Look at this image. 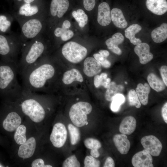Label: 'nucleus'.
<instances>
[{
	"label": "nucleus",
	"instance_id": "1",
	"mask_svg": "<svg viewBox=\"0 0 167 167\" xmlns=\"http://www.w3.org/2000/svg\"><path fill=\"white\" fill-rule=\"evenodd\" d=\"M54 66L46 62L45 55L21 75L23 90L33 92L44 91L46 84L55 76Z\"/></svg>",
	"mask_w": 167,
	"mask_h": 167
},
{
	"label": "nucleus",
	"instance_id": "2",
	"mask_svg": "<svg viewBox=\"0 0 167 167\" xmlns=\"http://www.w3.org/2000/svg\"><path fill=\"white\" fill-rule=\"evenodd\" d=\"M42 98V96L36 92L23 90L15 104L23 114L33 122L38 123L42 122L45 116Z\"/></svg>",
	"mask_w": 167,
	"mask_h": 167
},
{
	"label": "nucleus",
	"instance_id": "3",
	"mask_svg": "<svg viewBox=\"0 0 167 167\" xmlns=\"http://www.w3.org/2000/svg\"><path fill=\"white\" fill-rule=\"evenodd\" d=\"M45 41L41 34L23 45L21 57L18 63V72L21 75L44 56L46 49Z\"/></svg>",
	"mask_w": 167,
	"mask_h": 167
},
{
	"label": "nucleus",
	"instance_id": "4",
	"mask_svg": "<svg viewBox=\"0 0 167 167\" xmlns=\"http://www.w3.org/2000/svg\"><path fill=\"white\" fill-rule=\"evenodd\" d=\"M18 63L9 62L0 66V89L5 90L16 99L21 93L23 89L18 82Z\"/></svg>",
	"mask_w": 167,
	"mask_h": 167
},
{
	"label": "nucleus",
	"instance_id": "5",
	"mask_svg": "<svg viewBox=\"0 0 167 167\" xmlns=\"http://www.w3.org/2000/svg\"><path fill=\"white\" fill-rule=\"evenodd\" d=\"M45 14L28 19L19 24L21 32L19 37L22 45L28 40L43 34L46 22Z\"/></svg>",
	"mask_w": 167,
	"mask_h": 167
},
{
	"label": "nucleus",
	"instance_id": "6",
	"mask_svg": "<svg viewBox=\"0 0 167 167\" xmlns=\"http://www.w3.org/2000/svg\"><path fill=\"white\" fill-rule=\"evenodd\" d=\"M22 46L19 36L14 35L9 39L0 35V54L9 57L11 62L18 63L17 58Z\"/></svg>",
	"mask_w": 167,
	"mask_h": 167
},
{
	"label": "nucleus",
	"instance_id": "7",
	"mask_svg": "<svg viewBox=\"0 0 167 167\" xmlns=\"http://www.w3.org/2000/svg\"><path fill=\"white\" fill-rule=\"evenodd\" d=\"M92 109L91 105L87 102L80 101L74 104L69 112L71 121L77 127L87 125L88 124L87 115L91 113Z\"/></svg>",
	"mask_w": 167,
	"mask_h": 167
},
{
	"label": "nucleus",
	"instance_id": "8",
	"mask_svg": "<svg viewBox=\"0 0 167 167\" xmlns=\"http://www.w3.org/2000/svg\"><path fill=\"white\" fill-rule=\"evenodd\" d=\"M62 53L63 56L69 61L77 63L82 61L87 54V49L74 41H69L63 46Z\"/></svg>",
	"mask_w": 167,
	"mask_h": 167
},
{
	"label": "nucleus",
	"instance_id": "9",
	"mask_svg": "<svg viewBox=\"0 0 167 167\" xmlns=\"http://www.w3.org/2000/svg\"><path fill=\"white\" fill-rule=\"evenodd\" d=\"M32 3L21 5L18 10L13 13V18L19 25L28 19L45 14L38 6L32 4Z\"/></svg>",
	"mask_w": 167,
	"mask_h": 167
},
{
	"label": "nucleus",
	"instance_id": "10",
	"mask_svg": "<svg viewBox=\"0 0 167 167\" xmlns=\"http://www.w3.org/2000/svg\"><path fill=\"white\" fill-rule=\"evenodd\" d=\"M67 135V131L65 125L61 122H58L53 127L50 140L54 147L61 148L66 142Z\"/></svg>",
	"mask_w": 167,
	"mask_h": 167
},
{
	"label": "nucleus",
	"instance_id": "11",
	"mask_svg": "<svg viewBox=\"0 0 167 167\" xmlns=\"http://www.w3.org/2000/svg\"><path fill=\"white\" fill-rule=\"evenodd\" d=\"M141 143L145 149L151 155L157 156L160 154L162 145L156 136L153 135L145 136L141 139Z\"/></svg>",
	"mask_w": 167,
	"mask_h": 167
},
{
	"label": "nucleus",
	"instance_id": "12",
	"mask_svg": "<svg viewBox=\"0 0 167 167\" xmlns=\"http://www.w3.org/2000/svg\"><path fill=\"white\" fill-rule=\"evenodd\" d=\"M69 5L68 0H52L49 13L51 19L61 18L67 11Z\"/></svg>",
	"mask_w": 167,
	"mask_h": 167
},
{
	"label": "nucleus",
	"instance_id": "13",
	"mask_svg": "<svg viewBox=\"0 0 167 167\" xmlns=\"http://www.w3.org/2000/svg\"><path fill=\"white\" fill-rule=\"evenodd\" d=\"M151 155L145 149L139 151L133 156L131 162L134 167H153Z\"/></svg>",
	"mask_w": 167,
	"mask_h": 167
},
{
	"label": "nucleus",
	"instance_id": "14",
	"mask_svg": "<svg viewBox=\"0 0 167 167\" xmlns=\"http://www.w3.org/2000/svg\"><path fill=\"white\" fill-rule=\"evenodd\" d=\"M21 122L20 116L17 112L13 110L8 114L3 121L2 126L6 131L12 132L15 131Z\"/></svg>",
	"mask_w": 167,
	"mask_h": 167
},
{
	"label": "nucleus",
	"instance_id": "15",
	"mask_svg": "<svg viewBox=\"0 0 167 167\" xmlns=\"http://www.w3.org/2000/svg\"><path fill=\"white\" fill-rule=\"evenodd\" d=\"M36 147V139L34 137H31L19 146L18 151V156L23 159L29 158L34 154Z\"/></svg>",
	"mask_w": 167,
	"mask_h": 167
},
{
	"label": "nucleus",
	"instance_id": "16",
	"mask_svg": "<svg viewBox=\"0 0 167 167\" xmlns=\"http://www.w3.org/2000/svg\"><path fill=\"white\" fill-rule=\"evenodd\" d=\"M83 71L88 76L92 77L98 75L101 71V66L94 58L88 57L84 63Z\"/></svg>",
	"mask_w": 167,
	"mask_h": 167
},
{
	"label": "nucleus",
	"instance_id": "17",
	"mask_svg": "<svg viewBox=\"0 0 167 167\" xmlns=\"http://www.w3.org/2000/svg\"><path fill=\"white\" fill-rule=\"evenodd\" d=\"M111 14L109 4L105 2L101 3L98 6L97 21L99 24L102 26L109 25L111 22Z\"/></svg>",
	"mask_w": 167,
	"mask_h": 167
},
{
	"label": "nucleus",
	"instance_id": "18",
	"mask_svg": "<svg viewBox=\"0 0 167 167\" xmlns=\"http://www.w3.org/2000/svg\"><path fill=\"white\" fill-rule=\"evenodd\" d=\"M134 51L139 57V62L142 64H147L153 58V55L150 52L149 46L146 43H141L136 45Z\"/></svg>",
	"mask_w": 167,
	"mask_h": 167
},
{
	"label": "nucleus",
	"instance_id": "19",
	"mask_svg": "<svg viewBox=\"0 0 167 167\" xmlns=\"http://www.w3.org/2000/svg\"><path fill=\"white\" fill-rule=\"evenodd\" d=\"M146 5L149 10L157 15H162L167 11L166 0H146Z\"/></svg>",
	"mask_w": 167,
	"mask_h": 167
},
{
	"label": "nucleus",
	"instance_id": "20",
	"mask_svg": "<svg viewBox=\"0 0 167 167\" xmlns=\"http://www.w3.org/2000/svg\"><path fill=\"white\" fill-rule=\"evenodd\" d=\"M124 40V37L122 34L120 32H117L114 34L111 38L106 40L105 44L111 51L118 55H120L122 51L118 45L122 44Z\"/></svg>",
	"mask_w": 167,
	"mask_h": 167
},
{
	"label": "nucleus",
	"instance_id": "21",
	"mask_svg": "<svg viewBox=\"0 0 167 167\" xmlns=\"http://www.w3.org/2000/svg\"><path fill=\"white\" fill-rule=\"evenodd\" d=\"M114 144L118 151L122 154H127L130 149L131 143L127 136L124 134L115 135L113 138Z\"/></svg>",
	"mask_w": 167,
	"mask_h": 167
},
{
	"label": "nucleus",
	"instance_id": "22",
	"mask_svg": "<svg viewBox=\"0 0 167 167\" xmlns=\"http://www.w3.org/2000/svg\"><path fill=\"white\" fill-rule=\"evenodd\" d=\"M136 126L135 119L133 116H128L124 118L122 121L119 131L122 134L130 135L134 131Z\"/></svg>",
	"mask_w": 167,
	"mask_h": 167
},
{
	"label": "nucleus",
	"instance_id": "23",
	"mask_svg": "<svg viewBox=\"0 0 167 167\" xmlns=\"http://www.w3.org/2000/svg\"><path fill=\"white\" fill-rule=\"evenodd\" d=\"M111 14V20L117 27L124 28L127 27V23L120 9L116 8L112 9Z\"/></svg>",
	"mask_w": 167,
	"mask_h": 167
},
{
	"label": "nucleus",
	"instance_id": "24",
	"mask_svg": "<svg viewBox=\"0 0 167 167\" xmlns=\"http://www.w3.org/2000/svg\"><path fill=\"white\" fill-rule=\"evenodd\" d=\"M141 29L142 27L140 25L136 24H133L125 30V36L129 40L131 43L136 45L142 43L140 39L135 37V35L140 32Z\"/></svg>",
	"mask_w": 167,
	"mask_h": 167
},
{
	"label": "nucleus",
	"instance_id": "25",
	"mask_svg": "<svg viewBox=\"0 0 167 167\" xmlns=\"http://www.w3.org/2000/svg\"><path fill=\"white\" fill-rule=\"evenodd\" d=\"M75 81L80 82L83 81V77L78 70L73 68L64 73L62 78V81L64 84H69Z\"/></svg>",
	"mask_w": 167,
	"mask_h": 167
},
{
	"label": "nucleus",
	"instance_id": "26",
	"mask_svg": "<svg viewBox=\"0 0 167 167\" xmlns=\"http://www.w3.org/2000/svg\"><path fill=\"white\" fill-rule=\"evenodd\" d=\"M151 91L149 84L145 83L144 85L139 84L136 88V92L141 103L146 105L148 102V95Z\"/></svg>",
	"mask_w": 167,
	"mask_h": 167
},
{
	"label": "nucleus",
	"instance_id": "27",
	"mask_svg": "<svg viewBox=\"0 0 167 167\" xmlns=\"http://www.w3.org/2000/svg\"><path fill=\"white\" fill-rule=\"evenodd\" d=\"M152 38L156 43H160L167 38V24L162 23L161 26L153 29L151 33Z\"/></svg>",
	"mask_w": 167,
	"mask_h": 167
},
{
	"label": "nucleus",
	"instance_id": "28",
	"mask_svg": "<svg viewBox=\"0 0 167 167\" xmlns=\"http://www.w3.org/2000/svg\"><path fill=\"white\" fill-rule=\"evenodd\" d=\"M84 143L87 148L91 150L90 153L92 156L96 158L100 156L98 150L101 147V145L99 140L92 138H88L84 140Z\"/></svg>",
	"mask_w": 167,
	"mask_h": 167
},
{
	"label": "nucleus",
	"instance_id": "29",
	"mask_svg": "<svg viewBox=\"0 0 167 167\" xmlns=\"http://www.w3.org/2000/svg\"><path fill=\"white\" fill-rule=\"evenodd\" d=\"M147 80L150 86L155 91L160 92L165 88V85L163 81L153 73L149 74Z\"/></svg>",
	"mask_w": 167,
	"mask_h": 167
},
{
	"label": "nucleus",
	"instance_id": "30",
	"mask_svg": "<svg viewBox=\"0 0 167 167\" xmlns=\"http://www.w3.org/2000/svg\"><path fill=\"white\" fill-rule=\"evenodd\" d=\"M53 34L56 38H60L63 41H66L71 39L74 36L73 32L64 27H57L54 30Z\"/></svg>",
	"mask_w": 167,
	"mask_h": 167
},
{
	"label": "nucleus",
	"instance_id": "31",
	"mask_svg": "<svg viewBox=\"0 0 167 167\" xmlns=\"http://www.w3.org/2000/svg\"><path fill=\"white\" fill-rule=\"evenodd\" d=\"M105 97L106 100L111 101L113 97L117 94L119 93L123 88L121 85H118L114 82H110L106 88Z\"/></svg>",
	"mask_w": 167,
	"mask_h": 167
},
{
	"label": "nucleus",
	"instance_id": "32",
	"mask_svg": "<svg viewBox=\"0 0 167 167\" xmlns=\"http://www.w3.org/2000/svg\"><path fill=\"white\" fill-rule=\"evenodd\" d=\"M26 131V126L22 124L20 125L15 130L14 138L16 143L20 145L27 141Z\"/></svg>",
	"mask_w": 167,
	"mask_h": 167
},
{
	"label": "nucleus",
	"instance_id": "33",
	"mask_svg": "<svg viewBox=\"0 0 167 167\" xmlns=\"http://www.w3.org/2000/svg\"><path fill=\"white\" fill-rule=\"evenodd\" d=\"M72 15L80 27L83 28L87 24L88 16L83 10L78 9L77 11H74Z\"/></svg>",
	"mask_w": 167,
	"mask_h": 167
},
{
	"label": "nucleus",
	"instance_id": "34",
	"mask_svg": "<svg viewBox=\"0 0 167 167\" xmlns=\"http://www.w3.org/2000/svg\"><path fill=\"white\" fill-rule=\"evenodd\" d=\"M68 129L71 144L73 145H75L79 142L80 139V131L77 127L71 124L68 125Z\"/></svg>",
	"mask_w": 167,
	"mask_h": 167
},
{
	"label": "nucleus",
	"instance_id": "35",
	"mask_svg": "<svg viewBox=\"0 0 167 167\" xmlns=\"http://www.w3.org/2000/svg\"><path fill=\"white\" fill-rule=\"evenodd\" d=\"M125 101V98L123 95L120 93L116 94L111 101L110 105L111 110L114 112H118Z\"/></svg>",
	"mask_w": 167,
	"mask_h": 167
},
{
	"label": "nucleus",
	"instance_id": "36",
	"mask_svg": "<svg viewBox=\"0 0 167 167\" xmlns=\"http://www.w3.org/2000/svg\"><path fill=\"white\" fill-rule=\"evenodd\" d=\"M128 99L131 105L135 106L137 108L140 107L141 103L134 90L131 89L129 91L128 95Z\"/></svg>",
	"mask_w": 167,
	"mask_h": 167
},
{
	"label": "nucleus",
	"instance_id": "37",
	"mask_svg": "<svg viewBox=\"0 0 167 167\" xmlns=\"http://www.w3.org/2000/svg\"><path fill=\"white\" fill-rule=\"evenodd\" d=\"M80 166V162L74 155L67 158L64 160L62 165L63 167H79Z\"/></svg>",
	"mask_w": 167,
	"mask_h": 167
},
{
	"label": "nucleus",
	"instance_id": "38",
	"mask_svg": "<svg viewBox=\"0 0 167 167\" xmlns=\"http://www.w3.org/2000/svg\"><path fill=\"white\" fill-rule=\"evenodd\" d=\"M84 164V167H98L100 163L99 160L91 155L85 157Z\"/></svg>",
	"mask_w": 167,
	"mask_h": 167
},
{
	"label": "nucleus",
	"instance_id": "39",
	"mask_svg": "<svg viewBox=\"0 0 167 167\" xmlns=\"http://www.w3.org/2000/svg\"><path fill=\"white\" fill-rule=\"evenodd\" d=\"M94 58L98 61L101 66L105 68L110 67L111 65L110 62L99 54H93Z\"/></svg>",
	"mask_w": 167,
	"mask_h": 167
},
{
	"label": "nucleus",
	"instance_id": "40",
	"mask_svg": "<svg viewBox=\"0 0 167 167\" xmlns=\"http://www.w3.org/2000/svg\"><path fill=\"white\" fill-rule=\"evenodd\" d=\"M11 23L7 20L4 15L0 16V30L3 32H6L10 27Z\"/></svg>",
	"mask_w": 167,
	"mask_h": 167
},
{
	"label": "nucleus",
	"instance_id": "41",
	"mask_svg": "<svg viewBox=\"0 0 167 167\" xmlns=\"http://www.w3.org/2000/svg\"><path fill=\"white\" fill-rule=\"evenodd\" d=\"M32 167H52L51 165H45L44 160L41 158H37L34 160L31 164Z\"/></svg>",
	"mask_w": 167,
	"mask_h": 167
},
{
	"label": "nucleus",
	"instance_id": "42",
	"mask_svg": "<svg viewBox=\"0 0 167 167\" xmlns=\"http://www.w3.org/2000/svg\"><path fill=\"white\" fill-rule=\"evenodd\" d=\"M95 4V0H83L84 7L88 11L92 10L94 8Z\"/></svg>",
	"mask_w": 167,
	"mask_h": 167
},
{
	"label": "nucleus",
	"instance_id": "43",
	"mask_svg": "<svg viewBox=\"0 0 167 167\" xmlns=\"http://www.w3.org/2000/svg\"><path fill=\"white\" fill-rule=\"evenodd\" d=\"M160 71L163 80L165 85L167 86V66H162L160 69Z\"/></svg>",
	"mask_w": 167,
	"mask_h": 167
},
{
	"label": "nucleus",
	"instance_id": "44",
	"mask_svg": "<svg viewBox=\"0 0 167 167\" xmlns=\"http://www.w3.org/2000/svg\"><path fill=\"white\" fill-rule=\"evenodd\" d=\"M161 115L165 122L167 123V103L166 102L161 109Z\"/></svg>",
	"mask_w": 167,
	"mask_h": 167
},
{
	"label": "nucleus",
	"instance_id": "45",
	"mask_svg": "<svg viewBox=\"0 0 167 167\" xmlns=\"http://www.w3.org/2000/svg\"><path fill=\"white\" fill-rule=\"evenodd\" d=\"M115 163L113 160L110 157H108L103 165L104 167H114Z\"/></svg>",
	"mask_w": 167,
	"mask_h": 167
},
{
	"label": "nucleus",
	"instance_id": "46",
	"mask_svg": "<svg viewBox=\"0 0 167 167\" xmlns=\"http://www.w3.org/2000/svg\"><path fill=\"white\" fill-rule=\"evenodd\" d=\"M94 84L96 88H98L101 86L100 75H97L95 76L94 78Z\"/></svg>",
	"mask_w": 167,
	"mask_h": 167
},
{
	"label": "nucleus",
	"instance_id": "47",
	"mask_svg": "<svg viewBox=\"0 0 167 167\" xmlns=\"http://www.w3.org/2000/svg\"><path fill=\"white\" fill-rule=\"evenodd\" d=\"M99 53L101 55L105 58L109 56V52L107 50H100L99 51Z\"/></svg>",
	"mask_w": 167,
	"mask_h": 167
},
{
	"label": "nucleus",
	"instance_id": "48",
	"mask_svg": "<svg viewBox=\"0 0 167 167\" xmlns=\"http://www.w3.org/2000/svg\"><path fill=\"white\" fill-rule=\"evenodd\" d=\"M71 26L70 22L68 20L64 21L62 25V26L66 28L69 29Z\"/></svg>",
	"mask_w": 167,
	"mask_h": 167
},
{
	"label": "nucleus",
	"instance_id": "49",
	"mask_svg": "<svg viewBox=\"0 0 167 167\" xmlns=\"http://www.w3.org/2000/svg\"><path fill=\"white\" fill-rule=\"evenodd\" d=\"M111 79L109 78H107L106 79L105 81L104 82L102 86H103L105 88H107L109 85L110 83Z\"/></svg>",
	"mask_w": 167,
	"mask_h": 167
},
{
	"label": "nucleus",
	"instance_id": "50",
	"mask_svg": "<svg viewBox=\"0 0 167 167\" xmlns=\"http://www.w3.org/2000/svg\"><path fill=\"white\" fill-rule=\"evenodd\" d=\"M18 2H21L22 1H23L24 0H17Z\"/></svg>",
	"mask_w": 167,
	"mask_h": 167
},
{
	"label": "nucleus",
	"instance_id": "51",
	"mask_svg": "<svg viewBox=\"0 0 167 167\" xmlns=\"http://www.w3.org/2000/svg\"><path fill=\"white\" fill-rule=\"evenodd\" d=\"M126 84H127V83L126 82H125Z\"/></svg>",
	"mask_w": 167,
	"mask_h": 167
},
{
	"label": "nucleus",
	"instance_id": "52",
	"mask_svg": "<svg viewBox=\"0 0 167 167\" xmlns=\"http://www.w3.org/2000/svg\"><path fill=\"white\" fill-rule=\"evenodd\" d=\"M0 167H1V166H0Z\"/></svg>",
	"mask_w": 167,
	"mask_h": 167
}]
</instances>
